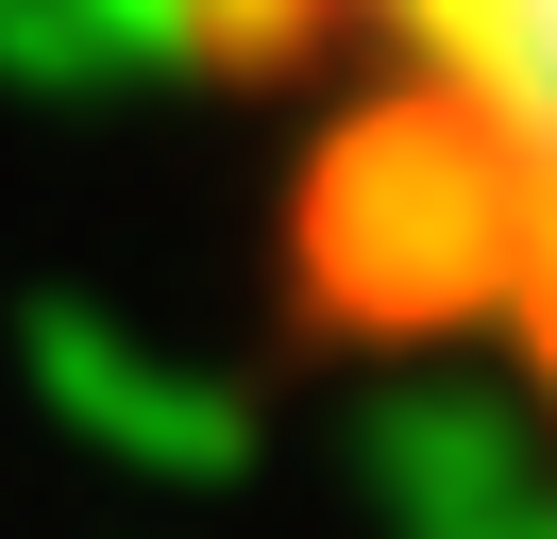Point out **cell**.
<instances>
[{"label": "cell", "instance_id": "cell-1", "mask_svg": "<svg viewBox=\"0 0 557 539\" xmlns=\"http://www.w3.org/2000/svg\"><path fill=\"white\" fill-rule=\"evenodd\" d=\"M271 152L321 354L507 404L557 455V0H152Z\"/></svg>", "mask_w": 557, "mask_h": 539}]
</instances>
